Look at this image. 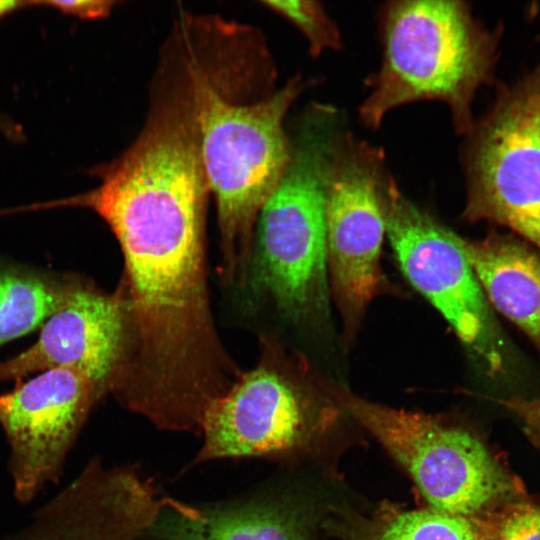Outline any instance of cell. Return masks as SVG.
I'll use <instances>...</instances> for the list:
<instances>
[{"instance_id": "obj_3", "label": "cell", "mask_w": 540, "mask_h": 540, "mask_svg": "<svg viewBox=\"0 0 540 540\" xmlns=\"http://www.w3.org/2000/svg\"><path fill=\"white\" fill-rule=\"evenodd\" d=\"M316 112L290 141L287 167L256 221L259 281L296 318L326 313L330 295L323 175L331 111Z\"/></svg>"}, {"instance_id": "obj_18", "label": "cell", "mask_w": 540, "mask_h": 540, "mask_svg": "<svg viewBox=\"0 0 540 540\" xmlns=\"http://www.w3.org/2000/svg\"><path fill=\"white\" fill-rule=\"evenodd\" d=\"M31 5L49 6L81 19H99L110 15L118 3L111 0L30 1Z\"/></svg>"}, {"instance_id": "obj_21", "label": "cell", "mask_w": 540, "mask_h": 540, "mask_svg": "<svg viewBox=\"0 0 540 540\" xmlns=\"http://www.w3.org/2000/svg\"><path fill=\"white\" fill-rule=\"evenodd\" d=\"M28 5H31L30 1H0V18Z\"/></svg>"}, {"instance_id": "obj_12", "label": "cell", "mask_w": 540, "mask_h": 540, "mask_svg": "<svg viewBox=\"0 0 540 540\" xmlns=\"http://www.w3.org/2000/svg\"><path fill=\"white\" fill-rule=\"evenodd\" d=\"M490 306L540 351V254L510 237L471 240L456 234Z\"/></svg>"}, {"instance_id": "obj_6", "label": "cell", "mask_w": 540, "mask_h": 540, "mask_svg": "<svg viewBox=\"0 0 540 540\" xmlns=\"http://www.w3.org/2000/svg\"><path fill=\"white\" fill-rule=\"evenodd\" d=\"M381 149L351 134L332 137L324 165L327 267L346 335L385 288L380 258L386 235Z\"/></svg>"}, {"instance_id": "obj_1", "label": "cell", "mask_w": 540, "mask_h": 540, "mask_svg": "<svg viewBox=\"0 0 540 540\" xmlns=\"http://www.w3.org/2000/svg\"><path fill=\"white\" fill-rule=\"evenodd\" d=\"M190 69L202 162L217 207L225 268L233 274L238 251L250 242L290 158L286 114L312 81L295 75L280 89L243 103L228 95L193 43Z\"/></svg>"}, {"instance_id": "obj_17", "label": "cell", "mask_w": 540, "mask_h": 540, "mask_svg": "<svg viewBox=\"0 0 540 540\" xmlns=\"http://www.w3.org/2000/svg\"><path fill=\"white\" fill-rule=\"evenodd\" d=\"M6 540H95V538L70 516L53 510H40L27 527Z\"/></svg>"}, {"instance_id": "obj_10", "label": "cell", "mask_w": 540, "mask_h": 540, "mask_svg": "<svg viewBox=\"0 0 540 540\" xmlns=\"http://www.w3.org/2000/svg\"><path fill=\"white\" fill-rule=\"evenodd\" d=\"M127 315L121 296L81 283L69 303L44 324L32 347L0 363V382L70 366L90 379L100 398L117 385Z\"/></svg>"}, {"instance_id": "obj_13", "label": "cell", "mask_w": 540, "mask_h": 540, "mask_svg": "<svg viewBox=\"0 0 540 540\" xmlns=\"http://www.w3.org/2000/svg\"><path fill=\"white\" fill-rule=\"evenodd\" d=\"M80 284L0 264V345L29 333L63 309Z\"/></svg>"}, {"instance_id": "obj_7", "label": "cell", "mask_w": 540, "mask_h": 540, "mask_svg": "<svg viewBox=\"0 0 540 540\" xmlns=\"http://www.w3.org/2000/svg\"><path fill=\"white\" fill-rule=\"evenodd\" d=\"M386 235L410 284L495 375L504 370V341L492 308L456 233L412 203L391 175L383 191Z\"/></svg>"}, {"instance_id": "obj_11", "label": "cell", "mask_w": 540, "mask_h": 540, "mask_svg": "<svg viewBox=\"0 0 540 540\" xmlns=\"http://www.w3.org/2000/svg\"><path fill=\"white\" fill-rule=\"evenodd\" d=\"M299 506L269 491L209 503L161 497L149 540H309Z\"/></svg>"}, {"instance_id": "obj_9", "label": "cell", "mask_w": 540, "mask_h": 540, "mask_svg": "<svg viewBox=\"0 0 540 540\" xmlns=\"http://www.w3.org/2000/svg\"><path fill=\"white\" fill-rule=\"evenodd\" d=\"M309 428V409L302 394L274 370L259 367L209 405L193 464L281 457L306 442Z\"/></svg>"}, {"instance_id": "obj_14", "label": "cell", "mask_w": 540, "mask_h": 540, "mask_svg": "<svg viewBox=\"0 0 540 540\" xmlns=\"http://www.w3.org/2000/svg\"><path fill=\"white\" fill-rule=\"evenodd\" d=\"M375 540H484L467 517L436 508L389 510L380 519Z\"/></svg>"}, {"instance_id": "obj_20", "label": "cell", "mask_w": 540, "mask_h": 540, "mask_svg": "<svg viewBox=\"0 0 540 540\" xmlns=\"http://www.w3.org/2000/svg\"><path fill=\"white\" fill-rule=\"evenodd\" d=\"M0 133L7 139L18 142L23 141L25 135L21 125L0 112Z\"/></svg>"}, {"instance_id": "obj_15", "label": "cell", "mask_w": 540, "mask_h": 540, "mask_svg": "<svg viewBox=\"0 0 540 540\" xmlns=\"http://www.w3.org/2000/svg\"><path fill=\"white\" fill-rule=\"evenodd\" d=\"M473 521L484 540H540V500L523 492Z\"/></svg>"}, {"instance_id": "obj_16", "label": "cell", "mask_w": 540, "mask_h": 540, "mask_svg": "<svg viewBox=\"0 0 540 540\" xmlns=\"http://www.w3.org/2000/svg\"><path fill=\"white\" fill-rule=\"evenodd\" d=\"M262 5L292 23L306 38L314 57L328 49L341 48V36L335 22L317 1H261Z\"/></svg>"}, {"instance_id": "obj_4", "label": "cell", "mask_w": 540, "mask_h": 540, "mask_svg": "<svg viewBox=\"0 0 540 540\" xmlns=\"http://www.w3.org/2000/svg\"><path fill=\"white\" fill-rule=\"evenodd\" d=\"M332 393L408 471L433 508L475 520L525 492L475 434L368 401L342 386Z\"/></svg>"}, {"instance_id": "obj_5", "label": "cell", "mask_w": 540, "mask_h": 540, "mask_svg": "<svg viewBox=\"0 0 540 540\" xmlns=\"http://www.w3.org/2000/svg\"><path fill=\"white\" fill-rule=\"evenodd\" d=\"M465 136L463 217L507 227L540 254V61Z\"/></svg>"}, {"instance_id": "obj_2", "label": "cell", "mask_w": 540, "mask_h": 540, "mask_svg": "<svg viewBox=\"0 0 540 540\" xmlns=\"http://www.w3.org/2000/svg\"><path fill=\"white\" fill-rule=\"evenodd\" d=\"M383 56L368 81L360 120L377 129L391 110L420 100H438L451 112L458 134L474 125L472 102L490 80L495 37L463 1L389 2L382 17Z\"/></svg>"}, {"instance_id": "obj_8", "label": "cell", "mask_w": 540, "mask_h": 540, "mask_svg": "<svg viewBox=\"0 0 540 540\" xmlns=\"http://www.w3.org/2000/svg\"><path fill=\"white\" fill-rule=\"evenodd\" d=\"M99 399L80 370L60 366L0 395V425L10 448L15 498L29 503L57 482L92 405Z\"/></svg>"}, {"instance_id": "obj_19", "label": "cell", "mask_w": 540, "mask_h": 540, "mask_svg": "<svg viewBox=\"0 0 540 540\" xmlns=\"http://www.w3.org/2000/svg\"><path fill=\"white\" fill-rule=\"evenodd\" d=\"M500 402L522 421L527 436L540 446V395L532 398L512 396Z\"/></svg>"}]
</instances>
